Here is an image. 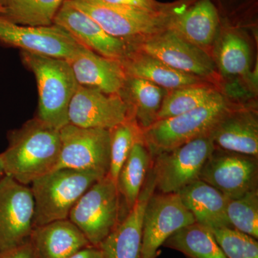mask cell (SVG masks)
<instances>
[{"label":"cell","instance_id":"33","mask_svg":"<svg viewBox=\"0 0 258 258\" xmlns=\"http://www.w3.org/2000/svg\"><path fill=\"white\" fill-rule=\"evenodd\" d=\"M101 3L131 7L150 11H162L170 8L172 3H163L157 0H96Z\"/></svg>","mask_w":258,"mask_h":258},{"label":"cell","instance_id":"3","mask_svg":"<svg viewBox=\"0 0 258 258\" xmlns=\"http://www.w3.org/2000/svg\"><path fill=\"white\" fill-rule=\"evenodd\" d=\"M23 62L35 75L39 94L37 118L60 129L69 123V108L79 87L69 61L22 52Z\"/></svg>","mask_w":258,"mask_h":258},{"label":"cell","instance_id":"32","mask_svg":"<svg viewBox=\"0 0 258 258\" xmlns=\"http://www.w3.org/2000/svg\"><path fill=\"white\" fill-rule=\"evenodd\" d=\"M220 17L232 25H238L254 18L257 0H212Z\"/></svg>","mask_w":258,"mask_h":258},{"label":"cell","instance_id":"38","mask_svg":"<svg viewBox=\"0 0 258 258\" xmlns=\"http://www.w3.org/2000/svg\"><path fill=\"white\" fill-rule=\"evenodd\" d=\"M4 13L5 8H3V7H2L1 5H0V14H3Z\"/></svg>","mask_w":258,"mask_h":258},{"label":"cell","instance_id":"9","mask_svg":"<svg viewBox=\"0 0 258 258\" xmlns=\"http://www.w3.org/2000/svg\"><path fill=\"white\" fill-rule=\"evenodd\" d=\"M60 157L55 169L93 171L108 175L109 130L80 128L69 123L60 129Z\"/></svg>","mask_w":258,"mask_h":258},{"label":"cell","instance_id":"13","mask_svg":"<svg viewBox=\"0 0 258 258\" xmlns=\"http://www.w3.org/2000/svg\"><path fill=\"white\" fill-rule=\"evenodd\" d=\"M199 179L211 185L227 199L258 189V157L214 149Z\"/></svg>","mask_w":258,"mask_h":258},{"label":"cell","instance_id":"29","mask_svg":"<svg viewBox=\"0 0 258 258\" xmlns=\"http://www.w3.org/2000/svg\"><path fill=\"white\" fill-rule=\"evenodd\" d=\"M110 168L108 176L116 182L122 166L134 146L144 140L143 129L134 116L109 130Z\"/></svg>","mask_w":258,"mask_h":258},{"label":"cell","instance_id":"5","mask_svg":"<svg viewBox=\"0 0 258 258\" xmlns=\"http://www.w3.org/2000/svg\"><path fill=\"white\" fill-rule=\"evenodd\" d=\"M237 105L222 94L205 106L157 120L143 130L144 142L152 159L160 153L209 135L217 123Z\"/></svg>","mask_w":258,"mask_h":258},{"label":"cell","instance_id":"6","mask_svg":"<svg viewBox=\"0 0 258 258\" xmlns=\"http://www.w3.org/2000/svg\"><path fill=\"white\" fill-rule=\"evenodd\" d=\"M121 203L116 183L108 175L97 181L70 212L73 222L91 245L98 247L120 221Z\"/></svg>","mask_w":258,"mask_h":258},{"label":"cell","instance_id":"36","mask_svg":"<svg viewBox=\"0 0 258 258\" xmlns=\"http://www.w3.org/2000/svg\"><path fill=\"white\" fill-rule=\"evenodd\" d=\"M10 0H0V5L3 8H6L9 4Z\"/></svg>","mask_w":258,"mask_h":258},{"label":"cell","instance_id":"17","mask_svg":"<svg viewBox=\"0 0 258 258\" xmlns=\"http://www.w3.org/2000/svg\"><path fill=\"white\" fill-rule=\"evenodd\" d=\"M210 136L216 149L258 157L257 111L237 105L217 123Z\"/></svg>","mask_w":258,"mask_h":258},{"label":"cell","instance_id":"20","mask_svg":"<svg viewBox=\"0 0 258 258\" xmlns=\"http://www.w3.org/2000/svg\"><path fill=\"white\" fill-rule=\"evenodd\" d=\"M29 240L36 258H71L91 245L69 219L34 227Z\"/></svg>","mask_w":258,"mask_h":258},{"label":"cell","instance_id":"2","mask_svg":"<svg viewBox=\"0 0 258 258\" xmlns=\"http://www.w3.org/2000/svg\"><path fill=\"white\" fill-rule=\"evenodd\" d=\"M66 1L91 17L108 35L132 46L169 28L171 18L190 0H176L170 8L162 11L107 4L96 0Z\"/></svg>","mask_w":258,"mask_h":258},{"label":"cell","instance_id":"18","mask_svg":"<svg viewBox=\"0 0 258 258\" xmlns=\"http://www.w3.org/2000/svg\"><path fill=\"white\" fill-rule=\"evenodd\" d=\"M221 25V17L212 0H190L171 18L169 29L210 53Z\"/></svg>","mask_w":258,"mask_h":258},{"label":"cell","instance_id":"27","mask_svg":"<svg viewBox=\"0 0 258 258\" xmlns=\"http://www.w3.org/2000/svg\"><path fill=\"white\" fill-rule=\"evenodd\" d=\"M223 94L215 85L204 84L168 91L164 97L157 120L182 114L215 101Z\"/></svg>","mask_w":258,"mask_h":258},{"label":"cell","instance_id":"25","mask_svg":"<svg viewBox=\"0 0 258 258\" xmlns=\"http://www.w3.org/2000/svg\"><path fill=\"white\" fill-rule=\"evenodd\" d=\"M152 165V157L144 140L132 148L116 179L120 203L124 205V217L134 208Z\"/></svg>","mask_w":258,"mask_h":258},{"label":"cell","instance_id":"24","mask_svg":"<svg viewBox=\"0 0 258 258\" xmlns=\"http://www.w3.org/2000/svg\"><path fill=\"white\" fill-rule=\"evenodd\" d=\"M168 91L147 80L127 76L119 95L128 106L131 115L145 130L157 121Z\"/></svg>","mask_w":258,"mask_h":258},{"label":"cell","instance_id":"12","mask_svg":"<svg viewBox=\"0 0 258 258\" xmlns=\"http://www.w3.org/2000/svg\"><path fill=\"white\" fill-rule=\"evenodd\" d=\"M155 191L144 211L142 258H157L161 246L173 233L196 222L177 193Z\"/></svg>","mask_w":258,"mask_h":258},{"label":"cell","instance_id":"26","mask_svg":"<svg viewBox=\"0 0 258 258\" xmlns=\"http://www.w3.org/2000/svg\"><path fill=\"white\" fill-rule=\"evenodd\" d=\"M163 245L187 258H227L212 231L198 222L179 229Z\"/></svg>","mask_w":258,"mask_h":258},{"label":"cell","instance_id":"10","mask_svg":"<svg viewBox=\"0 0 258 258\" xmlns=\"http://www.w3.org/2000/svg\"><path fill=\"white\" fill-rule=\"evenodd\" d=\"M35 203L31 189L9 176L0 179V253L30 240Z\"/></svg>","mask_w":258,"mask_h":258},{"label":"cell","instance_id":"21","mask_svg":"<svg viewBox=\"0 0 258 258\" xmlns=\"http://www.w3.org/2000/svg\"><path fill=\"white\" fill-rule=\"evenodd\" d=\"M120 62L127 76L147 80L167 91L211 83L198 76L178 71L154 56L136 49L132 48Z\"/></svg>","mask_w":258,"mask_h":258},{"label":"cell","instance_id":"14","mask_svg":"<svg viewBox=\"0 0 258 258\" xmlns=\"http://www.w3.org/2000/svg\"><path fill=\"white\" fill-rule=\"evenodd\" d=\"M131 116L120 95L85 86H79L69 105V123L80 128L110 130Z\"/></svg>","mask_w":258,"mask_h":258},{"label":"cell","instance_id":"35","mask_svg":"<svg viewBox=\"0 0 258 258\" xmlns=\"http://www.w3.org/2000/svg\"><path fill=\"white\" fill-rule=\"evenodd\" d=\"M71 258H104L98 247L91 245L76 252Z\"/></svg>","mask_w":258,"mask_h":258},{"label":"cell","instance_id":"23","mask_svg":"<svg viewBox=\"0 0 258 258\" xmlns=\"http://www.w3.org/2000/svg\"><path fill=\"white\" fill-rule=\"evenodd\" d=\"M221 18L213 57L217 71L225 78L245 77L250 70L251 50L243 33Z\"/></svg>","mask_w":258,"mask_h":258},{"label":"cell","instance_id":"19","mask_svg":"<svg viewBox=\"0 0 258 258\" xmlns=\"http://www.w3.org/2000/svg\"><path fill=\"white\" fill-rule=\"evenodd\" d=\"M68 61L79 86L108 95H119L124 86L127 75L120 60L103 57L83 46Z\"/></svg>","mask_w":258,"mask_h":258},{"label":"cell","instance_id":"34","mask_svg":"<svg viewBox=\"0 0 258 258\" xmlns=\"http://www.w3.org/2000/svg\"><path fill=\"white\" fill-rule=\"evenodd\" d=\"M0 258H36L30 240L18 247L0 253Z\"/></svg>","mask_w":258,"mask_h":258},{"label":"cell","instance_id":"1","mask_svg":"<svg viewBox=\"0 0 258 258\" xmlns=\"http://www.w3.org/2000/svg\"><path fill=\"white\" fill-rule=\"evenodd\" d=\"M8 142L0 154L5 175L28 185L55 169L61 149L60 129L36 117L10 132Z\"/></svg>","mask_w":258,"mask_h":258},{"label":"cell","instance_id":"11","mask_svg":"<svg viewBox=\"0 0 258 258\" xmlns=\"http://www.w3.org/2000/svg\"><path fill=\"white\" fill-rule=\"evenodd\" d=\"M0 45L66 60L73 58L83 47L71 34L55 24L26 26L13 23L1 15Z\"/></svg>","mask_w":258,"mask_h":258},{"label":"cell","instance_id":"7","mask_svg":"<svg viewBox=\"0 0 258 258\" xmlns=\"http://www.w3.org/2000/svg\"><path fill=\"white\" fill-rule=\"evenodd\" d=\"M215 149L210 134L154 157L156 190L176 193L199 179L200 171Z\"/></svg>","mask_w":258,"mask_h":258},{"label":"cell","instance_id":"15","mask_svg":"<svg viewBox=\"0 0 258 258\" xmlns=\"http://www.w3.org/2000/svg\"><path fill=\"white\" fill-rule=\"evenodd\" d=\"M155 191V176L151 166L137 203L98 246L103 257L142 258L144 211Z\"/></svg>","mask_w":258,"mask_h":258},{"label":"cell","instance_id":"16","mask_svg":"<svg viewBox=\"0 0 258 258\" xmlns=\"http://www.w3.org/2000/svg\"><path fill=\"white\" fill-rule=\"evenodd\" d=\"M53 24L66 30L83 47L103 57L122 60L132 49L127 42L108 35L91 17L66 0L56 14Z\"/></svg>","mask_w":258,"mask_h":258},{"label":"cell","instance_id":"22","mask_svg":"<svg viewBox=\"0 0 258 258\" xmlns=\"http://www.w3.org/2000/svg\"><path fill=\"white\" fill-rule=\"evenodd\" d=\"M176 193L198 223L211 230L232 228L226 213L227 198L211 185L198 179Z\"/></svg>","mask_w":258,"mask_h":258},{"label":"cell","instance_id":"31","mask_svg":"<svg viewBox=\"0 0 258 258\" xmlns=\"http://www.w3.org/2000/svg\"><path fill=\"white\" fill-rule=\"evenodd\" d=\"M211 231L226 257L258 258L257 239L230 227Z\"/></svg>","mask_w":258,"mask_h":258},{"label":"cell","instance_id":"37","mask_svg":"<svg viewBox=\"0 0 258 258\" xmlns=\"http://www.w3.org/2000/svg\"><path fill=\"white\" fill-rule=\"evenodd\" d=\"M5 175L4 170H3V164H2V161L0 160V179L3 178V176Z\"/></svg>","mask_w":258,"mask_h":258},{"label":"cell","instance_id":"30","mask_svg":"<svg viewBox=\"0 0 258 258\" xmlns=\"http://www.w3.org/2000/svg\"><path fill=\"white\" fill-rule=\"evenodd\" d=\"M226 213L232 228L258 238V189L227 199Z\"/></svg>","mask_w":258,"mask_h":258},{"label":"cell","instance_id":"8","mask_svg":"<svg viewBox=\"0 0 258 258\" xmlns=\"http://www.w3.org/2000/svg\"><path fill=\"white\" fill-rule=\"evenodd\" d=\"M131 47L154 56L178 71L198 76L212 84L217 82V70L212 55L171 29Z\"/></svg>","mask_w":258,"mask_h":258},{"label":"cell","instance_id":"28","mask_svg":"<svg viewBox=\"0 0 258 258\" xmlns=\"http://www.w3.org/2000/svg\"><path fill=\"white\" fill-rule=\"evenodd\" d=\"M64 0H10L3 15L10 21L26 26H49Z\"/></svg>","mask_w":258,"mask_h":258},{"label":"cell","instance_id":"4","mask_svg":"<svg viewBox=\"0 0 258 258\" xmlns=\"http://www.w3.org/2000/svg\"><path fill=\"white\" fill-rule=\"evenodd\" d=\"M106 176L93 171L55 169L31 183L35 203L34 227L69 219L83 194Z\"/></svg>","mask_w":258,"mask_h":258}]
</instances>
